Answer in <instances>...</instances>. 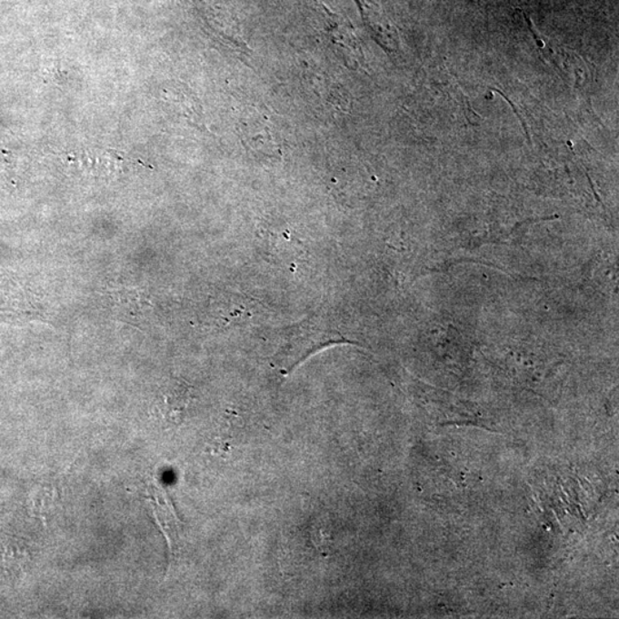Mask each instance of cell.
<instances>
[{
  "label": "cell",
  "instance_id": "obj_1",
  "mask_svg": "<svg viewBox=\"0 0 619 619\" xmlns=\"http://www.w3.org/2000/svg\"><path fill=\"white\" fill-rule=\"evenodd\" d=\"M241 137L245 146L261 155L275 156L280 153V142L275 126L261 114L244 117L241 122Z\"/></svg>",
  "mask_w": 619,
  "mask_h": 619
}]
</instances>
